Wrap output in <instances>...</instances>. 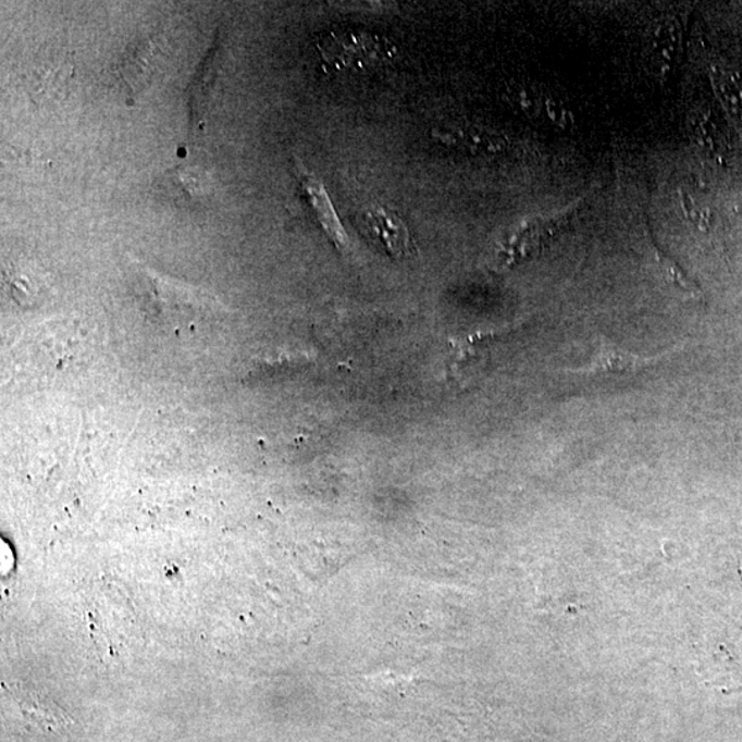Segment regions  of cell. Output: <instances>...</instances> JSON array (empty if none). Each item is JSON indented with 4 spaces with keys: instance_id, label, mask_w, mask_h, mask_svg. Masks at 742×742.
I'll use <instances>...</instances> for the list:
<instances>
[{
    "instance_id": "cell-6",
    "label": "cell",
    "mask_w": 742,
    "mask_h": 742,
    "mask_svg": "<svg viewBox=\"0 0 742 742\" xmlns=\"http://www.w3.org/2000/svg\"><path fill=\"white\" fill-rule=\"evenodd\" d=\"M671 354V351H667L657 355V357H640V355L623 351V349L615 347L614 344L603 339L598 348V354L595 355L592 363L584 366V368L568 370V373L579 375L635 373V371L656 364L658 360L666 358Z\"/></svg>"
},
{
    "instance_id": "cell-2",
    "label": "cell",
    "mask_w": 742,
    "mask_h": 742,
    "mask_svg": "<svg viewBox=\"0 0 742 742\" xmlns=\"http://www.w3.org/2000/svg\"><path fill=\"white\" fill-rule=\"evenodd\" d=\"M432 139L447 148L474 156H500L510 148L509 139L498 131L472 123H448L433 128Z\"/></svg>"
},
{
    "instance_id": "cell-8",
    "label": "cell",
    "mask_w": 742,
    "mask_h": 742,
    "mask_svg": "<svg viewBox=\"0 0 742 742\" xmlns=\"http://www.w3.org/2000/svg\"><path fill=\"white\" fill-rule=\"evenodd\" d=\"M710 81L731 122L742 127V76L735 72L714 67Z\"/></svg>"
},
{
    "instance_id": "cell-4",
    "label": "cell",
    "mask_w": 742,
    "mask_h": 742,
    "mask_svg": "<svg viewBox=\"0 0 742 742\" xmlns=\"http://www.w3.org/2000/svg\"><path fill=\"white\" fill-rule=\"evenodd\" d=\"M296 176L299 180V185L305 195L308 207L311 208L313 215H316L318 223L321 224L323 232L326 233L329 239L339 249L349 248V238L346 230H344L342 221H339L338 213L334 209L331 196L323 186L322 181L312 172L306 169L305 164L296 161Z\"/></svg>"
},
{
    "instance_id": "cell-7",
    "label": "cell",
    "mask_w": 742,
    "mask_h": 742,
    "mask_svg": "<svg viewBox=\"0 0 742 742\" xmlns=\"http://www.w3.org/2000/svg\"><path fill=\"white\" fill-rule=\"evenodd\" d=\"M682 49V26L677 20H667L657 26L652 39V54L656 70L667 75L677 64Z\"/></svg>"
},
{
    "instance_id": "cell-3",
    "label": "cell",
    "mask_w": 742,
    "mask_h": 742,
    "mask_svg": "<svg viewBox=\"0 0 742 742\" xmlns=\"http://www.w3.org/2000/svg\"><path fill=\"white\" fill-rule=\"evenodd\" d=\"M362 224L370 237L392 258H411L416 253L409 227L392 209L380 206L364 209Z\"/></svg>"
},
{
    "instance_id": "cell-1",
    "label": "cell",
    "mask_w": 742,
    "mask_h": 742,
    "mask_svg": "<svg viewBox=\"0 0 742 742\" xmlns=\"http://www.w3.org/2000/svg\"><path fill=\"white\" fill-rule=\"evenodd\" d=\"M318 49L323 62L338 72H369L395 57L388 40L359 29L333 30L318 41Z\"/></svg>"
},
{
    "instance_id": "cell-10",
    "label": "cell",
    "mask_w": 742,
    "mask_h": 742,
    "mask_svg": "<svg viewBox=\"0 0 742 742\" xmlns=\"http://www.w3.org/2000/svg\"><path fill=\"white\" fill-rule=\"evenodd\" d=\"M166 185L176 198L193 202L206 196L207 177L200 170L177 169L166 176Z\"/></svg>"
},
{
    "instance_id": "cell-5",
    "label": "cell",
    "mask_w": 742,
    "mask_h": 742,
    "mask_svg": "<svg viewBox=\"0 0 742 742\" xmlns=\"http://www.w3.org/2000/svg\"><path fill=\"white\" fill-rule=\"evenodd\" d=\"M3 688L18 705L26 722L44 731H60L73 722L70 715L49 696L20 683H3Z\"/></svg>"
},
{
    "instance_id": "cell-9",
    "label": "cell",
    "mask_w": 742,
    "mask_h": 742,
    "mask_svg": "<svg viewBox=\"0 0 742 742\" xmlns=\"http://www.w3.org/2000/svg\"><path fill=\"white\" fill-rule=\"evenodd\" d=\"M547 94L530 83L515 82L505 88L506 102L517 112L532 120H545L548 101Z\"/></svg>"
}]
</instances>
